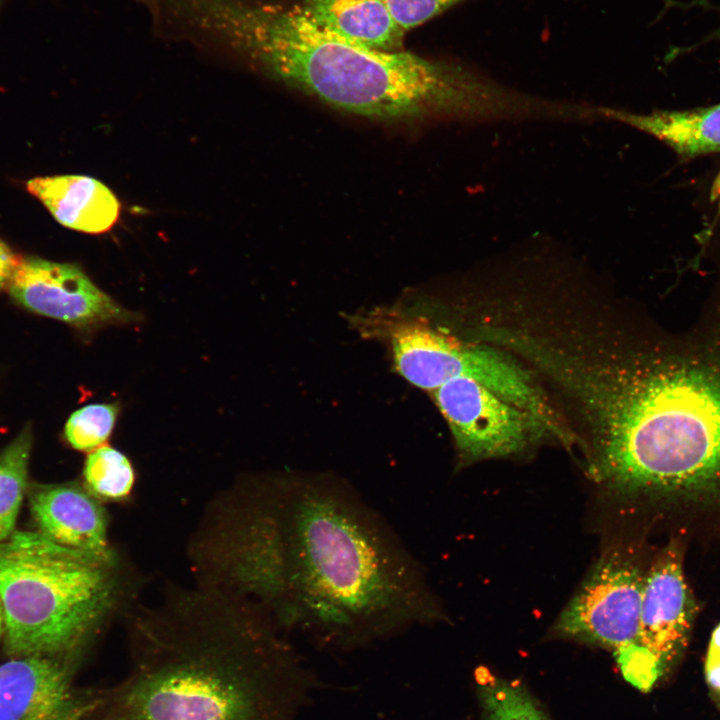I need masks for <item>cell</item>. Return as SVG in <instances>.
I'll return each mask as SVG.
<instances>
[{
  "mask_svg": "<svg viewBox=\"0 0 720 720\" xmlns=\"http://www.w3.org/2000/svg\"><path fill=\"white\" fill-rule=\"evenodd\" d=\"M26 187L57 222L70 229L101 234L111 230L119 220L121 209L117 197L92 177H36L30 179Z\"/></svg>",
  "mask_w": 720,
  "mask_h": 720,
  "instance_id": "obj_13",
  "label": "cell"
},
{
  "mask_svg": "<svg viewBox=\"0 0 720 720\" xmlns=\"http://www.w3.org/2000/svg\"><path fill=\"white\" fill-rule=\"evenodd\" d=\"M112 568L39 532L14 531L0 541L6 651L77 660L115 602Z\"/></svg>",
  "mask_w": 720,
  "mask_h": 720,
  "instance_id": "obj_5",
  "label": "cell"
},
{
  "mask_svg": "<svg viewBox=\"0 0 720 720\" xmlns=\"http://www.w3.org/2000/svg\"><path fill=\"white\" fill-rule=\"evenodd\" d=\"M118 412L117 403H95L77 409L65 424L67 442L85 452L101 447L114 429Z\"/></svg>",
  "mask_w": 720,
  "mask_h": 720,
  "instance_id": "obj_19",
  "label": "cell"
},
{
  "mask_svg": "<svg viewBox=\"0 0 720 720\" xmlns=\"http://www.w3.org/2000/svg\"><path fill=\"white\" fill-rule=\"evenodd\" d=\"M695 604L680 557L670 549L645 576L636 665L661 676L687 645Z\"/></svg>",
  "mask_w": 720,
  "mask_h": 720,
  "instance_id": "obj_11",
  "label": "cell"
},
{
  "mask_svg": "<svg viewBox=\"0 0 720 720\" xmlns=\"http://www.w3.org/2000/svg\"><path fill=\"white\" fill-rule=\"evenodd\" d=\"M239 504L225 565L279 630L345 649L446 619L423 566L344 479L271 474Z\"/></svg>",
  "mask_w": 720,
  "mask_h": 720,
  "instance_id": "obj_1",
  "label": "cell"
},
{
  "mask_svg": "<svg viewBox=\"0 0 720 720\" xmlns=\"http://www.w3.org/2000/svg\"><path fill=\"white\" fill-rule=\"evenodd\" d=\"M452 433L459 463L521 453L548 429L527 411L472 378H452L433 391Z\"/></svg>",
  "mask_w": 720,
  "mask_h": 720,
  "instance_id": "obj_8",
  "label": "cell"
},
{
  "mask_svg": "<svg viewBox=\"0 0 720 720\" xmlns=\"http://www.w3.org/2000/svg\"><path fill=\"white\" fill-rule=\"evenodd\" d=\"M30 509L39 533L50 541L114 562L104 511L86 490L74 484L39 486Z\"/></svg>",
  "mask_w": 720,
  "mask_h": 720,
  "instance_id": "obj_12",
  "label": "cell"
},
{
  "mask_svg": "<svg viewBox=\"0 0 720 720\" xmlns=\"http://www.w3.org/2000/svg\"><path fill=\"white\" fill-rule=\"evenodd\" d=\"M132 640L128 673L94 689L85 720H296L315 680L248 601L232 616L142 623Z\"/></svg>",
  "mask_w": 720,
  "mask_h": 720,
  "instance_id": "obj_3",
  "label": "cell"
},
{
  "mask_svg": "<svg viewBox=\"0 0 720 720\" xmlns=\"http://www.w3.org/2000/svg\"><path fill=\"white\" fill-rule=\"evenodd\" d=\"M83 475L87 487L95 495L113 500L126 497L135 481L129 459L108 445H102L89 453Z\"/></svg>",
  "mask_w": 720,
  "mask_h": 720,
  "instance_id": "obj_18",
  "label": "cell"
},
{
  "mask_svg": "<svg viewBox=\"0 0 720 720\" xmlns=\"http://www.w3.org/2000/svg\"><path fill=\"white\" fill-rule=\"evenodd\" d=\"M4 633H5V613H4L2 600L0 598V635H3Z\"/></svg>",
  "mask_w": 720,
  "mask_h": 720,
  "instance_id": "obj_23",
  "label": "cell"
},
{
  "mask_svg": "<svg viewBox=\"0 0 720 720\" xmlns=\"http://www.w3.org/2000/svg\"><path fill=\"white\" fill-rule=\"evenodd\" d=\"M321 23L353 41L383 51H398L404 31L382 0H304Z\"/></svg>",
  "mask_w": 720,
  "mask_h": 720,
  "instance_id": "obj_15",
  "label": "cell"
},
{
  "mask_svg": "<svg viewBox=\"0 0 720 720\" xmlns=\"http://www.w3.org/2000/svg\"><path fill=\"white\" fill-rule=\"evenodd\" d=\"M11 296L26 309L93 331L138 321L97 287L77 265L27 257L21 259L8 285Z\"/></svg>",
  "mask_w": 720,
  "mask_h": 720,
  "instance_id": "obj_9",
  "label": "cell"
},
{
  "mask_svg": "<svg viewBox=\"0 0 720 720\" xmlns=\"http://www.w3.org/2000/svg\"><path fill=\"white\" fill-rule=\"evenodd\" d=\"M209 30L273 78L358 116L490 123L516 121L523 110L518 91L458 64L365 46L304 5L215 0Z\"/></svg>",
  "mask_w": 720,
  "mask_h": 720,
  "instance_id": "obj_2",
  "label": "cell"
},
{
  "mask_svg": "<svg viewBox=\"0 0 720 720\" xmlns=\"http://www.w3.org/2000/svg\"><path fill=\"white\" fill-rule=\"evenodd\" d=\"M476 675L485 720H550L518 681L497 678L482 668Z\"/></svg>",
  "mask_w": 720,
  "mask_h": 720,
  "instance_id": "obj_17",
  "label": "cell"
},
{
  "mask_svg": "<svg viewBox=\"0 0 720 720\" xmlns=\"http://www.w3.org/2000/svg\"><path fill=\"white\" fill-rule=\"evenodd\" d=\"M645 576L626 553L605 552L567 604L554 632L613 650L620 667L637 655Z\"/></svg>",
  "mask_w": 720,
  "mask_h": 720,
  "instance_id": "obj_7",
  "label": "cell"
},
{
  "mask_svg": "<svg viewBox=\"0 0 720 720\" xmlns=\"http://www.w3.org/2000/svg\"><path fill=\"white\" fill-rule=\"evenodd\" d=\"M597 350L578 357L563 382L588 421L590 477L631 497L719 491L720 375Z\"/></svg>",
  "mask_w": 720,
  "mask_h": 720,
  "instance_id": "obj_4",
  "label": "cell"
},
{
  "mask_svg": "<svg viewBox=\"0 0 720 720\" xmlns=\"http://www.w3.org/2000/svg\"><path fill=\"white\" fill-rule=\"evenodd\" d=\"M31 447L32 431L28 425L0 453V541L15 531L27 484Z\"/></svg>",
  "mask_w": 720,
  "mask_h": 720,
  "instance_id": "obj_16",
  "label": "cell"
},
{
  "mask_svg": "<svg viewBox=\"0 0 720 720\" xmlns=\"http://www.w3.org/2000/svg\"><path fill=\"white\" fill-rule=\"evenodd\" d=\"M21 258L0 240V291L9 285Z\"/></svg>",
  "mask_w": 720,
  "mask_h": 720,
  "instance_id": "obj_22",
  "label": "cell"
},
{
  "mask_svg": "<svg viewBox=\"0 0 720 720\" xmlns=\"http://www.w3.org/2000/svg\"><path fill=\"white\" fill-rule=\"evenodd\" d=\"M705 676L709 686L720 693V624L711 636L705 661Z\"/></svg>",
  "mask_w": 720,
  "mask_h": 720,
  "instance_id": "obj_21",
  "label": "cell"
},
{
  "mask_svg": "<svg viewBox=\"0 0 720 720\" xmlns=\"http://www.w3.org/2000/svg\"><path fill=\"white\" fill-rule=\"evenodd\" d=\"M604 119L650 134L686 158L720 152V103L685 111L637 114L600 106Z\"/></svg>",
  "mask_w": 720,
  "mask_h": 720,
  "instance_id": "obj_14",
  "label": "cell"
},
{
  "mask_svg": "<svg viewBox=\"0 0 720 720\" xmlns=\"http://www.w3.org/2000/svg\"><path fill=\"white\" fill-rule=\"evenodd\" d=\"M391 344L399 374L420 389L433 392L465 376L533 415L546 407L545 393L532 371L494 345L461 342L413 322L396 327Z\"/></svg>",
  "mask_w": 720,
  "mask_h": 720,
  "instance_id": "obj_6",
  "label": "cell"
},
{
  "mask_svg": "<svg viewBox=\"0 0 720 720\" xmlns=\"http://www.w3.org/2000/svg\"><path fill=\"white\" fill-rule=\"evenodd\" d=\"M77 660L16 657L0 665V720H84L93 689L74 685Z\"/></svg>",
  "mask_w": 720,
  "mask_h": 720,
  "instance_id": "obj_10",
  "label": "cell"
},
{
  "mask_svg": "<svg viewBox=\"0 0 720 720\" xmlns=\"http://www.w3.org/2000/svg\"><path fill=\"white\" fill-rule=\"evenodd\" d=\"M465 0H382L396 24L405 32Z\"/></svg>",
  "mask_w": 720,
  "mask_h": 720,
  "instance_id": "obj_20",
  "label": "cell"
}]
</instances>
